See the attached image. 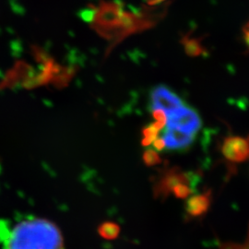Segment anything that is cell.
<instances>
[{
    "instance_id": "cell-1",
    "label": "cell",
    "mask_w": 249,
    "mask_h": 249,
    "mask_svg": "<svg viewBox=\"0 0 249 249\" xmlns=\"http://www.w3.org/2000/svg\"><path fill=\"white\" fill-rule=\"evenodd\" d=\"M0 245L3 249H65L56 225L34 216L15 221L1 220Z\"/></svg>"
},
{
    "instance_id": "cell-2",
    "label": "cell",
    "mask_w": 249,
    "mask_h": 249,
    "mask_svg": "<svg viewBox=\"0 0 249 249\" xmlns=\"http://www.w3.org/2000/svg\"><path fill=\"white\" fill-rule=\"evenodd\" d=\"M196 175L183 171L179 167H172L161 172L156 180L152 191L155 198L165 199L172 194L173 189L180 184H187L194 187L196 184Z\"/></svg>"
},
{
    "instance_id": "cell-3",
    "label": "cell",
    "mask_w": 249,
    "mask_h": 249,
    "mask_svg": "<svg viewBox=\"0 0 249 249\" xmlns=\"http://www.w3.org/2000/svg\"><path fill=\"white\" fill-rule=\"evenodd\" d=\"M166 124L170 127L196 135L202 126V120L194 108L183 105L169 113Z\"/></svg>"
},
{
    "instance_id": "cell-4",
    "label": "cell",
    "mask_w": 249,
    "mask_h": 249,
    "mask_svg": "<svg viewBox=\"0 0 249 249\" xmlns=\"http://www.w3.org/2000/svg\"><path fill=\"white\" fill-rule=\"evenodd\" d=\"M222 152L224 158L233 164L249 160V137H226L222 145Z\"/></svg>"
},
{
    "instance_id": "cell-5",
    "label": "cell",
    "mask_w": 249,
    "mask_h": 249,
    "mask_svg": "<svg viewBox=\"0 0 249 249\" xmlns=\"http://www.w3.org/2000/svg\"><path fill=\"white\" fill-rule=\"evenodd\" d=\"M150 100L151 109L160 108L166 113H171L183 106L182 99L175 91L162 84L157 85L151 89Z\"/></svg>"
},
{
    "instance_id": "cell-6",
    "label": "cell",
    "mask_w": 249,
    "mask_h": 249,
    "mask_svg": "<svg viewBox=\"0 0 249 249\" xmlns=\"http://www.w3.org/2000/svg\"><path fill=\"white\" fill-rule=\"evenodd\" d=\"M213 201V191L211 189L203 193L188 196L185 205V211L189 219H196L205 216L209 212Z\"/></svg>"
},
{
    "instance_id": "cell-7",
    "label": "cell",
    "mask_w": 249,
    "mask_h": 249,
    "mask_svg": "<svg viewBox=\"0 0 249 249\" xmlns=\"http://www.w3.org/2000/svg\"><path fill=\"white\" fill-rule=\"evenodd\" d=\"M161 138L165 143V148L172 151L187 150L195 141L194 134L187 133L170 126H167L163 131Z\"/></svg>"
},
{
    "instance_id": "cell-8",
    "label": "cell",
    "mask_w": 249,
    "mask_h": 249,
    "mask_svg": "<svg viewBox=\"0 0 249 249\" xmlns=\"http://www.w3.org/2000/svg\"><path fill=\"white\" fill-rule=\"evenodd\" d=\"M181 43L184 46L186 53L189 56L196 57V56H200V55H203L206 53V50L201 44L200 40H198L196 38L188 36H184Z\"/></svg>"
},
{
    "instance_id": "cell-9",
    "label": "cell",
    "mask_w": 249,
    "mask_h": 249,
    "mask_svg": "<svg viewBox=\"0 0 249 249\" xmlns=\"http://www.w3.org/2000/svg\"><path fill=\"white\" fill-rule=\"evenodd\" d=\"M159 129L154 125V124H150L147 126H145L142 129V144L144 147L150 146L151 143L153 142L157 138L159 134Z\"/></svg>"
},
{
    "instance_id": "cell-10",
    "label": "cell",
    "mask_w": 249,
    "mask_h": 249,
    "mask_svg": "<svg viewBox=\"0 0 249 249\" xmlns=\"http://www.w3.org/2000/svg\"><path fill=\"white\" fill-rule=\"evenodd\" d=\"M143 161L147 166H154L161 163V158L154 149H147L143 153Z\"/></svg>"
},
{
    "instance_id": "cell-11",
    "label": "cell",
    "mask_w": 249,
    "mask_h": 249,
    "mask_svg": "<svg viewBox=\"0 0 249 249\" xmlns=\"http://www.w3.org/2000/svg\"><path fill=\"white\" fill-rule=\"evenodd\" d=\"M151 110H152V117L155 120L153 122V124L159 130L162 129L167 123L166 112L160 108H154Z\"/></svg>"
},
{
    "instance_id": "cell-12",
    "label": "cell",
    "mask_w": 249,
    "mask_h": 249,
    "mask_svg": "<svg viewBox=\"0 0 249 249\" xmlns=\"http://www.w3.org/2000/svg\"><path fill=\"white\" fill-rule=\"evenodd\" d=\"M193 191H194V189L192 186L187 185V184H180L173 189L172 194L175 195V196L179 199H185L188 196H191Z\"/></svg>"
},
{
    "instance_id": "cell-13",
    "label": "cell",
    "mask_w": 249,
    "mask_h": 249,
    "mask_svg": "<svg viewBox=\"0 0 249 249\" xmlns=\"http://www.w3.org/2000/svg\"><path fill=\"white\" fill-rule=\"evenodd\" d=\"M218 249H249V226L247 239L243 244H235V243H224L219 246Z\"/></svg>"
},
{
    "instance_id": "cell-14",
    "label": "cell",
    "mask_w": 249,
    "mask_h": 249,
    "mask_svg": "<svg viewBox=\"0 0 249 249\" xmlns=\"http://www.w3.org/2000/svg\"><path fill=\"white\" fill-rule=\"evenodd\" d=\"M152 143H153V148L156 151H163L165 149V143L162 138H157Z\"/></svg>"
},
{
    "instance_id": "cell-15",
    "label": "cell",
    "mask_w": 249,
    "mask_h": 249,
    "mask_svg": "<svg viewBox=\"0 0 249 249\" xmlns=\"http://www.w3.org/2000/svg\"><path fill=\"white\" fill-rule=\"evenodd\" d=\"M244 39H245L247 47L249 50V23L244 29Z\"/></svg>"
},
{
    "instance_id": "cell-16",
    "label": "cell",
    "mask_w": 249,
    "mask_h": 249,
    "mask_svg": "<svg viewBox=\"0 0 249 249\" xmlns=\"http://www.w3.org/2000/svg\"><path fill=\"white\" fill-rule=\"evenodd\" d=\"M164 0H148V2L151 4V5H156V4H159L160 2H162Z\"/></svg>"
}]
</instances>
